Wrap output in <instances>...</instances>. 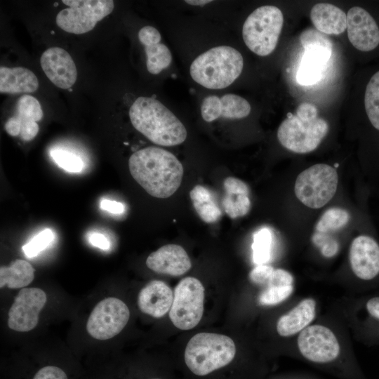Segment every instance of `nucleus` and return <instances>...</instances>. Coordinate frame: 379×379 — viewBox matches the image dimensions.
<instances>
[{
	"label": "nucleus",
	"instance_id": "26",
	"mask_svg": "<svg viewBox=\"0 0 379 379\" xmlns=\"http://www.w3.org/2000/svg\"><path fill=\"white\" fill-rule=\"evenodd\" d=\"M145 51L147 55V68L152 74H158L171 63V53L164 44L159 43L145 46Z\"/></svg>",
	"mask_w": 379,
	"mask_h": 379
},
{
	"label": "nucleus",
	"instance_id": "29",
	"mask_svg": "<svg viewBox=\"0 0 379 379\" xmlns=\"http://www.w3.org/2000/svg\"><path fill=\"white\" fill-rule=\"evenodd\" d=\"M221 117L225 119H242L251 112V105L244 98L228 93L220 98Z\"/></svg>",
	"mask_w": 379,
	"mask_h": 379
},
{
	"label": "nucleus",
	"instance_id": "33",
	"mask_svg": "<svg viewBox=\"0 0 379 379\" xmlns=\"http://www.w3.org/2000/svg\"><path fill=\"white\" fill-rule=\"evenodd\" d=\"M363 308L368 323L372 324L368 328H373V338L379 340V295L368 297L364 301Z\"/></svg>",
	"mask_w": 379,
	"mask_h": 379
},
{
	"label": "nucleus",
	"instance_id": "27",
	"mask_svg": "<svg viewBox=\"0 0 379 379\" xmlns=\"http://www.w3.org/2000/svg\"><path fill=\"white\" fill-rule=\"evenodd\" d=\"M253 260L255 264L265 265L270 259L273 242L272 233L267 227L256 231L253 236Z\"/></svg>",
	"mask_w": 379,
	"mask_h": 379
},
{
	"label": "nucleus",
	"instance_id": "7",
	"mask_svg": "<svg viewBox=\"0 0 379 379\" xmlns=\"http://www.w3.org/2000/svg\"><path fill=\"white\" fill-rule=\"evenodd\" d=\"M338 182L336 170L325 164L313 165L297 177L294 185L296 197L305 206L319 208L334 197Z\"/></svg>",
	"mask_w": 379,
	"mask_h": 379
},
{
	"label": "nucleus",
	"instance_id": "35",
	"mask_svg": "<svg viewBox=\"0 0 379 379\" xmlns=\"http://www.w3.org/2000/svg\"><path fill=\"white\" fill-rule=\"evenodd\" d=\"M201 114L204 120L207 122H211L220 117V98L215 95L206 97L201 105Z\"/></svg>",
	"mask_w": 379,
	"mask_h": 379
},
{
	"label": "nucleus",
	"instance_id": "12",
	"mask_svg": "<svg viewBox=\"0 0 379 379\" xmlns=\"http://www.w3.org/2000/svg\"><path fill=\"white\" fill-rule=\"evenodd\" d=\"M46 300V294L39 288H22L9 309L8 327L18 332H27L34 329L38 324L39 313Z\"/></svg>",
	"mask_w": 379,
	"mask_h": 379
},
{
	"label": "nucleus",
	"instance_id": "18",
	"mask_svg": "<svg viewBox=\"0 0 379 379\" xmlns=\"http://www.w3.org/2000/svg\"><path fill=\"white\" fill-rule=\"evenodd\" d=\"M316 315V301L311 298L301 300L277 322V331L282 337H289L300 333L310 326Z\"/></svg>",
	"mask_w": 379,
	"mask_h": 379
},
{
	"label": "nucleus",
	"instance_id": "36",
	"mask_svg": "<svg viewBox=\"0 0 379 379\" xmlns=\"http://www.w3.org/2000/svg\"><path fill=\"white\" fill-rule=\"evenodd\" d=\"M312 241L319 246L325 257L330 258L336 254L338 250V243L329 234L316 232L313 234Z\"/></svg>",
	"mask_w": 379,
	"mask_h": 379
},
{
	"label": "nucleus",
	"instance_id": "4",
	"mask_svg": "<svg viewBox=\"0 0 379 379\" xmlns=\"http://www.w3.org/2000/svg\"><path fill=\"white\" fill-rule=\"evenodd\" d=\"M244 59L237 49L220 46L196 58L190 67L192 79L209 89H222L231 85L241 74Z\"/></svg>",
	"mask_w": 379,
	"mask_h": 379
},
{
	"label": "nucleus",
	"instance_id": "19",
	"mask_svg": "<svg viewBox=\"0 0 379 379\" xmlns=\"http://www.w3.org/2000/svg\"><path fill=\"white\" fill-rule=\"evenodd\" d=\"M223 187L222 204L225 212L232 219L246 215L251 205L247 185L238 178L227 177L223 181Z\"/></svg>",
	"mask_w": 379,
	"mask_h": 379
},
{
	"label": "nucleus",
	"instance_id": "1",
	"mask_svg": "<svg viewBox=\"0 0 379 379\" xmlns=\"http://www.w3.org/2000/svg\"><path fill=\"white\" fill-rule=\"evenodd\" d=\"M128 168L133 179L151 196L166 199L179 188L183 166L171 152L154 146L134 152Z\"/></svg>",
	"mask_w": 379,
	"mask_h": 379
},
{
	"label": "nucleus",
	"instance_id": "32",
	"mask_svg": "<svg viewBox=\"0 0 379 379\" xmlns=\"http://www.w3.org/2000/svg\"><path fill=\"white\" fill-rule=\"evenodd\" d=\"M53 240L54 234L53 231L46 228L25 244L22 246V251L27 258H34L47 248Z\"/></svg>",
	"mask_w": 379,
	"mask_h": 379
},
{
	"label": "nucleus",
	"instance_id": "25",
	"mask_svg": "<svg viewBox=\"0 0 379 379\" xmlns=\"http://www.w3.org/2000/svg\"><path fill=\"white\" fill-rule=\"evenodd\" d=\"M364 108L371 126L379 132V69L370 77L366 84Z\"/></svg>",
	"mask_w": 379,
	"mask_h": 379
},
{
	"label": "nucleus",
	"instance_id": "20",
	"mask_svg": "<svg viewBox=\"0 0 379 379\" xmlns=\"http://www.w3.org/2000/svg\"><path fill=\"white\" fill-rule=\"evenodd\" d=\"M20 126V137L30 141L39 132L37 121L43 118V111L38 100L29 95H22L17 101L15 114L13 116Z\"/></svg>",
	"mask_w": 379,
	"mask_h": 379
},
{
	"label": "nucleus",
	"instance_id": "10",
	"mask_svg": "<svg viewBox=\"0 0 379 379\" xmlns=\"http://www.w3.org/2000/svg\"><path fill=\"white\" fill-rule=\"evenodd\" d=\"M129 317L127 305L119 298L109 297L94 307L87 320L86 330L96 340H108L124 329Z\"/></svg>",
	"mask_w": 379,
	"mask_h": 379
},
{
	"label": "nucleus",
	"instance_id": "41",
	"mask_svg": "<svg viewBox=\"0 0 379 379\" xmlns=\"http://www.w3.org/2000/svg\"><path fill=\"white\" fill-rule=\"evenodd\" d=\"M102 210L113 214H121L124 211V206L121 202L104 199L100 203Z\"/></svg>",
	"mask_w": 379,
	"mask_h": 379
},
{
	"label": "nucleus",
	"instance_id": "31",
	"mask_svg": "<svg viewBox=\"0 0 379 379\" xmlns=\"http://www.w3.org/2000/svg\"><path fill=\"white\" fill-rule=\"evenodd\" d=\"M293 291V286H266L258 296L261 305H276L287 299Z\"/></svg>",
	"mask_w": 379,
	"mask_h": 379
},
{
	"label": "nucleus",
	"instance_id": "23",
	"mask_svg": "<svg viewBox=\"0 0 379 379\" xmlns=\"http://www.w3.org/2000/svg\"><path fill=\"white\" fill-rule=\"evenodd\" d=\"M38 87L36 76L31 70L21 67H0V93H33Z\"/></svg>",
	"mask_w": 379,
	"mask_h": 379
},
{
	"label": "nucleus",
	"instance_id": "6",
	"mask_svg": "<svg viewBox=\"0 0 379 379\" xmlns=\"http://www.w3.org/2000/svg\"><path fill=\"white\" fill-rule=\"evenodd\" d=\"M283 24L284 15L279 8L260 6L254 10L244 23V41L256 55H268L277 45Z\"/></svg>",
	"mask_w": 379,
	"mask_h": 379
},
{
	"label": "nucleus",
	"instance_id": "28",
	"mask_svg": "<svg viewBox=\"0 0 379 379\" xmlns=\"http://www.w3.org/2000/svg\"><path fill=\"white\" fill-rule=\"evenodd\" d=\"M350 218V213L343 208H329L324 213L316 224L315 232L324 234L335 232L346 225Z\"/></svg>",
	"mask_w": 379,
	"mask_h": 379
},
{
	"label": "nucleus",
	"instance_id": "39",
	"mask_svg": "<svg viewBox=\"0 0 379 379\" xmlns=\"http://www.w3.org/2000/svg\"><path fill=\"white\" fill-rule=\"evenodd\" d=\"M190 197L193 202H203L213 199L211 192L205 187L197 185L190 192Z\"/></svg>",
	"mask_w": 379,
	"mask_h": 379
},
{
	"label": "nucleus",
	"instance_id": "9",
	"mask_svg": "<svg viewBox=\"0 0 379 379\" xmlns=\"http://www.w3.org/2000/svg\"><path fill=\"white\" fill-rule=\"evenodd\" d=\"M62 2L69 7L58 13L57 25L67 32L76 34L92 30L114 7L112 0H62Z\"/></svg>",
	"mask_w": 379,
	"mask_h": 379
},
{
	"label": "nucleus",
	"instance_id": "17",
	"mask_svg": "<svg viewBox=\"0 0 379 379\" xmlns=\"http://www.w3.org/2000/svg\"><path fill=\"white\" fill-rule=\"evenodd\" d=\"M173 292L164 281L152 280L139 292L138 305L140 311L155 318H160L170 311Z\"/></svg>",
	"mask_w": 379,
	"mask_h": 379
},
{
	"label": "nucleus",
	"instance_id": "8",
	"mask_svg": "<svg viewBox=\"0 0 379 379\" xmlns=\"http://www.w3.org/2000/svg\"><path fill=\"white\" fill-rule=\"evenodd\" d=\"M205 289L197 278L187 277L175 287L173 300L169 311L173 324L183 331L194 328L204 314Z\"/></svg>",
	"mask_w": 379,
	"mask_h": 379
},
{
	"label": "nucleus",
	"instance_id": "14",
	"mask_svg": "<svg viewBox=\"0 0 379 379\" xmlns=\"http://www.w3.org/2000/svg\"><path fill=\"white\" fill-rule=\"evenodd\" d=\"M349 260L352 271L359 280L371 282L379 277V243L373 237H356L350 247Z\"/></svg>",
	"mask_w": 379,
	"mask_h": 379
},
{
	"label": "nucleus",
	"instance_id": "38",
	"mask_svg": "<svg viewBox=\"0 0 379 379\" xmlns=\"http://www.w3.org/2000/svg\"><path fill=\"white\" fill-rule=\"evenodd\" d=\"M161 39L159 32L150 25L143 27L138 32V39L145 47L160 43Z\"/></svg>",
	"mask_w": 379,
	"mask_h": 379
},
{
	"label": "nucleus",
	"instance_id": "15",
	"mask_svg": "<svg viewBox=\"0 0 379 379\" xmlns=\"http://www.w3.org/2000/svg\"><path fill=\"white\" fill-rule=\"evenodd\" d=\"M40 62L45 74L57 87L68 89L75 83L77 67L72 58L65 49L49 48L42 53Z\"/></svg>",
	"mask_w": 379,
	"mask_h": 379
},
{
	"label": "nucleus",
	"instance_id": "13",
	"mask_svg": "<svg viewBox=\"0 0 379 379\" xmlns=\"http://www.w3.org/2000/svg\"><path fill=\"white\" fill-rule=\"evenodd\" d=\"M347 36L351 44L362 53L379 48V22L366 8H351L347 14Z\"/></svg>",
	"mask_w": 379,
	"mask_h": 379
},
{
	"label": "nucleus",
	"instance_id": "34",
	"mask_svg": "<svg viewBox=\"0 0 379 379\" xmlns=\"http://www.w3.org/2000/svg\"><path fill=\"white\" fill-rule=\"evenodd\" d=\"M193 206L205 222L212 223L217 221L221 216L222 212L213 199L203 202H193Z\"/></svg>",
	"mask_w": 379,
	"mask_h": 379
},
{
	"label": "nucleus",
	"instance_id": "11",
	"mask_svg": "<svg viewBox=\"0 0 379 379\" xmlns=\"http://www.w3.org/2000/svg\"><path fill=\"white\" fill-rule=\"evenodd\" d=\"M297 345L304 358L316 364L335 361L340 346L334 333L323 325H310L299 333Z\"/></svg>",
	"mask_w": 379,
	"mask_h": 379
},
{
	"label": "nucleus",
	"instance_id": "22",
	"mask_svg": "<svg viewBox=\"0 0 379 379\" xmlns=\"http://www.w3.org/2000/svg\"><path fill=\"white\" fill-rule=\"evenodd\" d=\"M315 28L326 34H340L347 29V15L338 7L327 3L315 4L310 12Z\"/></svg>",
	"mask_w": 379,
	"mask_h": 379
},
{
	"label": "nucleus",
	"instance_id": "21",
	"mask_svg": "<svg viewBox=\"0 0 379 379\" xmlns=\"http://www.w3.org/2000/svg\"><path fill=\"white\" fill-rule=\"evenodd\" d=\"M332 50L306 48L297 72L298 82L304 86L317 83L325 71L331 56Z\"/></svg>",
	"mask_w": 379,
	"mask_h": 379
},
{
	"label": "nucleus",
	"instance_id": "42",
	"mask_svg": "<svg viewBox=\"0 0 379 379\" xmlns=\"http://www.w3.org/2000/svg\"><path fill=\"white\" fill-rule=\"evenodd\" d=\"M185 1L190 5L201 6L212 2L211 0H187Z\"/></svg>",
	"mask_w": 379,
	"mask_h": 379
},
{
	"label": "nucleus",
	"instance_id": "3",
	"mask_svg": "<svg viewBox=\"0 0 379 379\" xmlns=\"http://www.w3.org/2000/svg\"><path fill=\"white\" fill-rule=\"evenodd\" d=\"M328 125L318 116L315 105L304 102L288 115L277 131V138L286 149L298 154L314 150L326 135Z\"/></svg>",
	"mask_w": 379,
	"mask_h": 379
},
{
	"label": "nucleus",
	"instance_id": "24",
	"mask_svg": "<svg viewBox=\"0 0 379 379\" xmlns=\"http://www.w3.org/2000/svg\"><path fill=\"white\" fill-rule=\"evenodd\" d=\"M34 278V269L26 260L16 259L0 268V287L20 288L28 286Z\"/></svg>",
	"mask_w": 379,
	"mask_h": 379
},
{
	"label": "nucleus",
	"instance_id": "5",
	"mask_svg": "<svg viewBox=\"0 0 379 379\" xmlns=\"http://www.w3.org/2000/svg\"><path fill=\"white\" fill-rule=\"evenodd\" d=\"M236 346L227 335L199 333L188 341L184 354L187 368L203 376L228 365L234 358Z\"/></svg>",
	"mask_w": 379,
	"mask_h": 379
},
{
	"label": "nucleus",
	"instance_id": "43",
	"mask_svg": "<svg viewBox=\"0 0 379 379\" xmlns=\"http://www.w3.org/2000/svg\"><path fill=\"white\" fill-rule=\"evenodd\" d=\"M151 379H161V378H151Z\"/></svg>",
	"mask_w": 379,
	"mask_h": 379
},
{
	"label": "nucleus",
	"instance_id": "37",
	"mask_svg": "<svg viewBox=\"0 0 379 379\" xmlns=\"http://www.w3.org/2000/svg\"><path fill=\"white\" fill-rule=\"evenodd\" d=\"M274 270L273 267L266 264L257 265L249 273L250 280L255 284L266 286Z\"/></svg>",
	"mask_w": 379,
	"mask_h": 379
},
{
	"label": "nucleus",
	"instance_id": "30",
	"mask_svg": "<svg viewBox=\"0 0 379 379\" xmlns=\"http://www.w3.org/2000/svg\"><path fill=\"white\" fill-rule=\"evenodd\" d=\"M53 161L69 173H79L84 166L81 158L67 150L54 149L50 152Z\"/></svg>",
	"mask_w": 379,
	"mask_h": 379
},
{
	"label": "nucleus",
	"instance_id": "16",
	"mask_svg": "<svg viewBox=\"0 0 379 379\" xmlns=\"http://www.w3.org/2000/svg\"><path fill=\"white\" fill-rule=\"evenodd\" d=\"M146 265L157 273L178 277L189 271L192 263L181 246L167 244L150 253L146 260Z\"/></svg>",
	"mask_w": 379,
	"mask_h": 379
},
{
	"label": "nucleus",
	"instance_id": "40",
	"mask_svg": "<svg viewBox=\"0 0 379 379\" xmlns=\"http://www.w3.org/2000/svg\"><path fill=\"white\" fill-rule=\"evenodd\" d=\"M89 243L102 250H108L110 248V243L107 238L101 233L91 232L88 234Z\"/></svg>",
	"mask_w": 379,
	"mask_h": 379
},
{
	"label": "nucleus",
	"instance_id": "2",
	"mask_svg": "<svg viewBox=\"0 0 379 379\" xmlns=\"http://www.w3.org/2000/svg\"><path fill=\"white\" fill-rule=\"evenodd\" d=\"M133 126L151 142L162 146H175L187 138V130L178 117L160 101L139 97L129 109Z\"/></svg>",
	"mask_w": 379,
	"mask_h": 379
}]
</instances>
